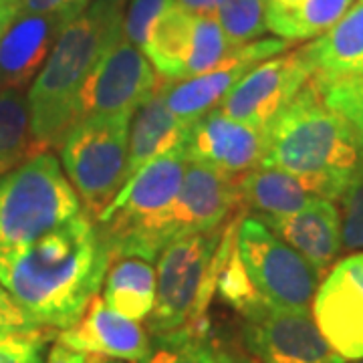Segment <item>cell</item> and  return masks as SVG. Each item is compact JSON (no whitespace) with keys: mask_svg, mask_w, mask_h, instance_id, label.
<instances>
[{"mask_svg":"<svg viewBox=\"0 0 363 363\" xmlns=\"http://www.w3.org/2000/svg\"><path fill=\"white\" fill-rule=\"evenodd\" d=\"M47 363H91V353L71 350V347L57 341L49 351Z\"/></svg>","mask_w":363,"mask_h":363,"instance_id":"cell-35","label":"cell"},{"mask_svg":"<svg viewBox=\"0 0 363 363\" xmlns=\"http://www.w3.org/2000/svg\"><path fill=\"white\" fill-rule=\"evenodd\" d=\"M234 210H240L236 178L206 164L188 162L180 192L145 233L135 257L152 262L172 240L214 230L233 218Z\"/></svg>","mask_w":363,"mask_h":363,"instance_id":"cell-8","label":"cell"},{"mask_svg":"<svg viewBox=\"0 0 363 363\" xmlns=\"http://www.w3.org/2000/svg\"><path fill=\"white\" fill-rule=\"evenodd\" d=\"M313 77H363V0H357L335 25L303 47Z\"/></svg>","mask_w":363,"mask_h":363,"instance_id":"cell-19","label":"cell"},{"mask_svg":"<svg viewBox=\"0 0 363 363\" xmlns=\"http://www.w3.org/2000/svg\"><path fill=\"white\" fill-rule=\"evenodd\" d=\"M14 2H18V4H21V0H14Z\"/></svg>","mask_w":363,"mask_h":363,"instance_id":"cell-43","label":"cell"},{"mask_svg":"<svg viewBox=\"0 0 363 363\" xmlns=\"http://www.w3.org/2000/svg\"><path fill=\"white\" fill-rule=\"evenodd\" d=\"M313 77L303 47L281 52L248 71L218 104L224 116L250 128L264 130L283 107L291 104Z\"/></svg>","mask_w":363,"mask_h":363,"instance_id":"cell-11","label":"cell"},{"mask_svg":"<svg viewBox=\"0 0 363 363\" xmlns=\"http://www.w3.org/2000/svg\"><path fill=\"white\" fill-rule=\"evenodd\" d=\"M164 81L150 59L121 33L91 71L81 93L79 119L135 113Z\"/></svg>","mask_w":363,"mask_h":363,"instance_id":"cell-10","label":"cell"},{"mask_svg":"<svg viewBox=\"0 0 363 363\" xmlns=\"http://www.w3.org/2000/svg\"><path fill=\"white\" fill-rule=\"evenodd\" d=\"M313 319L345 362L363 359V252L327 271L313 297Z\"/></svg>","mask_w":363,"mask_h":363,"instance_id":"cell-13","label":"cell"},{"mask_svg":"<svg viewBox=\"0 0 363 363\" xmlns=\"http://www.w3.org/2000/svg\"><path fill=\"white\" fill-rule=\"evenodd\" d=\"M35 156L25 91L0 89V169L6 174Z\"/></svg>","mask_w":363,"mask_h":363,"instance_id":"cell-24","label":"cell"},{"mask_svg":"<svg viewBox=\"0 0 363 363\" xmlns=\"http://www.w3.org/2000/svg\"><path fill=\"white\" fill-rule=\"evenodd\" d=\"M327 107L343 117L363 145V77H311Z\"/></svg>","mask_w":363,"mask_h":363,"instance_id":"cell-29","label":"cell"},{"mask_svg":"<svg viewBox=\"0 0 363 363\" xmlns=\"http://www.w3.org/2000/svg\"><path fill=\"white\" fill-rule=\"evenodd\" d=\"M2 174H4V172H2V169H0V176H2Z\"/></svg>","mask_w":363,"mask_h":363,"instance_id":"cell-44","label":"cell"},{"mask_svg":"<svg viewBox=\"0 0 363 363\" xmlns=\"http://www.w3.org/2000/svg\"><path fill=\"white\" fill-rule=\"evenodd\" d=\"M21 13V4L14 0H0V40L4 37L6 28L13 25V21Z\"/></svg>","mask_w":363,"mask_h":363,"instance_id":"cell-38","label":"cell"},{"mask_svg":"<svg viewBox=\"0 0 363 363\" xmlns=\"http://www.w3.org/2000/svg\"><path fill=\"white\" fill-rule=\"evenodd\" d=\"M83 212L77 192L51 152L0 176V250L21 248Z\"/></svg>","mask_w":363,"mask_h":363,"instance_id":"cell-5","label":"cell"},{"mask_svg":"<svg viewBox=\"0 0 363 363\" xmlns=\"http://www.w3.org/2000/svg\"><path fill=\"white\" fill-rule=\"evenodd\" d=\"M67 25L61 14L18 13L0 40V89L25 91Z\"/></svg>","mask_w":363,"mask_h":363,"instance_id":"cell-15","label":"cell"},{"mask_svg":"<svg viewBox=\"0 0 363 363\" xmlns=\"http://www.w3.org/2000/svg\"><path fill=\"white\" fill-rule=\"evenodd\" d=\"M121 33L123 9L111 0H93L61 30L26 95L37 156L61 150L79 121L81 93L93 67Z\"/></svg>","mask_w":363,"mask_h":363,"instance_id":"cell-3","label":"cell"},{"mask_svg":"<svg viewBox=\"0 0 363 363\" xmlns=\"http://www.w3.org/2000/svg\"><path fill=\"white\" fill-rule=\"evenodd\" d=\"M133 113L79 119L61 145L63 172L83 212L97 220L125 182Z\"/></svg>","mask_w":363,"mask_h":363,"instance_id":"cell-6","label":"cell"},{"mask_svg":"<svg viewBox=\"0 0 363 363\" xmlns=\"http://www.w3.org/2000/svg\"><path fill=\"white\" fill-rule=\"evenodd\" d=\"M245 212L208 233L172 240L157 257L156 305L147 317V331L162 335L200 323L216 295V283L226 247Z\"/></svg>","mask_w":363,"mask_h":363,"instance_id":"cell-4","label":"cell"},{"mask_svg":"<svg viewBox=\"0 0 363 363\" xmlns=\"http://www.w3.org/2000/svg\"><path fill=\"white\" fill-rule=\"evenodd\" d=\"M230 43L226 40L218 18L214 14H196L194 40L190 57L184 67V79H192L206 73L208 69L216 65L228 51H233Z\"/></svg>","mask_w":363,"mask_h":363,"instance_id":"cell-27","label":"cell"},{"mask_svg":"<svg viewBox=\"0 0 363 363\" xmlns=\"http://www.w3.org/2000/svg\"><path fill=\"white\" fill-rule=\"evenodd\" d=\"M51 337L0 339V363H43V351Z\"/></svg>","mask_w":363,"mask_h":363,"instance_id":"cell-33","label":"cell"},{"mask_svg":"<svg viewBox=\"0 0 363 363\" xmlns=\"http://www.w3.org/2000/svg\"><path fill=\"white\" fill-rule=\"evenodd\" d=\"M220 363H259L255 357H250L247 351L233 350V347H222Z\"/></svg>","mask_w":363,"mask_h":363,"instance_id":"cell-39","label":"cell"},{"mask_svg":"<svg viewBox=\"0 0 363 363\" xmlns=\"http://www.w3.org/2000/svg\"><path fill=\"white\" fill-rule=\"evenodd\" d=\"M353 363H363V359H355V362Z\"/></svg>","mask_w":363,"mask_h":363,"instance_id":"cell-42","label":"cell"},{"mask_svg":"<svg viewBox=\"0 0 363 363\" xmlns=\"http://www.w3.org/2000/svg\"><path fill=\"white\" fill-rule=\"evenodd\" d=\"M222 345L208 319L152 335L147 353L138 363H220Z\"/></svg>","mask_w":363,"mask_h":363,"instance_id":"cell-23","label":"cell"},{"mask_svg":"<svg viewBox=\"0 0 363 363\" xmlns=\"http://www.w3.org/2000/svg\"><path fill=\"white\" fill-rule=\"evenodd\" d=\"M343 250H363V156L339 196Z\"/></svg>","mask_w":363,"mask_h":363,"instance_id":"cell-30","label":"cell"},{"mask_svg":"<svg viewBox=\"0 0 363 363\" xmlns=\"http://www.w3.org/2000/svg\"><path fill=\"white\" fill-rule=\"evenodd\" d=\"M57 341L83 353H97L135 363L150 347V337L140 321L109 309L99 295L91 298L83 317L69 329H63Z\"/></svg>","mask_w":363,"mask_h":363,"instance_id":"cell-16","label":"cell"},{"mask_svg":"<svg viewBox=\"0 0 363 363\" xmlns=\"http://www.w3.org/2000/svg\"><path fill=\"white\" fill-rule=\"evenodd\" d=\"M164 83L135 109L131 117L130 152L123 186L150 162L168 154L169 150L182 145L186 140L188 128L168 109L164 99Z\"/></svg>","mask_w":363,"mask_h":363,"instance_id":"cell-18","label":"cell"},{"mask_svg":"<svg viewBox=\"0 0 363 363\" xmlns=\"http://www.w3.org/2000/svg\"><path fill=\"white\" fill-rule=\"evenodd\" d=\"M214 16L230 47L252 43L269 30L267 0H222Z\"/></svg>","mask_w":363,"mask_h":363,"instance_id":"cell-26","label":"cell"},{"mask_svg":"<svg viewBox=\"0 0 363 363\" xmlns=\"http://www.w3.org/2000/svg\"><path fill=\"white\" fill-rule=\"evenodd\" d=\"M93 0H21V14H61L69 23L85 13Z\"/></svg>","mask_w":363,"mask_h":363,"instance_id":"cell-34","label":"cell"},{"mask_svg":"<svg viewBox=\"0 0 363 363\" xmlns=\"http://www.w3.org/2000/svg\"><path fill=\"white\" fill-rule=\"evenodd\" d=\"M111 2L117 4V6H121V9H125V2H128V0H111Z\"/></svg>","mask_w":363,"mask_h":363,"instance_id":"cell-41","label":"cell"},{"mask_svg":"<svg viewBox=\"0 0 363 363\" xmlns=\"http://www.w3.org/2000/svg\"><path fill=\"white\" fill-rule=\"evenodd\" d=\"M51 331L30 319L13 295L0 285V339L51 337Z\"/></svg>","mask_w":363,"mask_h":363,"instance_id":"cell-31","label":"cell"},{"mask_svg":"<svg viewBox=\"0 0 363 363\" xmlns=\"http://www.w3.org/2000/svg\"><path fill=\"white\" fill-rule=\"evenodd\" d=\"M101 298L119 315L143 321L156 305V271L150 260L123 257L111 260Z\"/></svg>","mask_w":363,"mask_h":363,"instance_id":"cell-22","label":"cell"},{"mask_svg":"<svg viewBox=\"0 0 363 363\" xmlns=\"http://www.w3.org/2000/svg\"><path fill=\"white\" fill-rule=\"evenodd\" d=\"M184 150L188 162L206 164L236 178L260 166L264 130L240 123L214 107L188 128Z\"/></svg>","mask_w":363,"mask_h":363,"instance_id":"cell-14","label":"cell"},{"mask_svg":"<svg viewBox=\"0 0 363 363\" xmlns=\"http://www.w3.org/2000/svg\"><path fill=\"white\" fill-rule=\"evenodd\" d=\"M293 43L286 39H257L234 47L206 73L184 81H166L164 99L174 117L190 128L198 117L220 104V99L255 67L285 52Z\"/></svg>","mask_w":363,"mask_h":363,"instance_id":"cell-12","label":"cell"},{"mask_svg":"<svg viewBox=\"0 0 363 363\" xmlns=\"http://www.w3.org/2000/svg\"><path fill=\"white\" fill-rule=\"evenodd\" d=\"M194 26L196 14L172 2L147 28L140 51L150 59L160 77L182 81L194 40Z\"/></svg>","mask_w":363,"mask_h":363,"instance_id":"cell-21","label":"cell"},{"mask_svg":"<svg viewBox=\"0 0 363 363\" xmlns=\"http://www.w3.org/2000/svg\"><path fill=\"white\" fill-rule=\"evenodd\" d=\"M242 345L259 363H345L309 309H281L267 301L242 313Z\"/></svg>","mask_w":363,"mask_h":363,"instance_id":"cell-9","label":"cell"},{"mask_svg":"<svg viewBox=\"0 0 363 363\" xmlns=\"http://www.w3.org/2000/svg\"><path fill=\"white\" fill-rule=\"evenodd\" d=\"M236 248L250 283L269 305L309 309L323 274L298 250L281 240L252 214L238 222Z\"/></svg>","mask_w":363,"mask_h":363,"instance_id":"cell-7","label":"cell"},{"mask_svg":"<svg viewBox=\"0 0 363 363\" xmlns=\"http://www.w3.org/2000/svg\"><path fill=\"white\" fill-rule=\"evenodd\" d=\"M174 0H130L128 11L123 13V35L133 47L142 49L147 28L156 21L164 9Z\"/></svg>","mask_w":363,"mask_h":363,"instance_id":"cell-32","label":"cell"},{"mask_svg":"<svg viewBox=\"0 0 363 363\" xmlns=\"http://www.w3.org/2000/svg\"><path fill=\"white\" fill-rule=\"evenodd\" d=\"M238 208L252 216H286L309 206L315 198L303 182L279 168L250 169L236 176Z\"/></svg>","mask_w":363,"mask_h":363,"instance_id":"cell-20","label":"cell"},{"mask_svg":"<svg viewBox=\"0 0 363 363\" xmlns=\"http://www.w3.org/2000/svg\"><path fill=\"white\" fill-rule=\"evenodd\" d=\"M286 245L298 250L321 274L333 267L341 245V212L333 200L315 198L309 206L286 216H257Z\"/></svg>","mask_w":363,"mask_h":363,"instance_id":"cell-17","label":"cell"},{"mask_svg":"<svg viewBox=\"0 0 363 363\" xmlns=\"http://www.w3.org/2000/svg\"><path fill=\"white\" fill-rule=\"evenodd\" d=\"M174 2L194 14H216L222 0H174Z\"/></svg>","mask_w":363,"mask_h":363,"instance_id":"cell-37","label":"cell"},{"mask_svg":"<svg viewBox=\"0 0 363 363\" xmlns=\"http://www.w3.org/2000/svg\"><path fill=\"white\" fill-rule=\"evenodd\" d=\"M353 2L355 0H305L293 14L271 21L269 30L291 43L317 39L350 11Z\"/></svg>","mask_w":363,"mask_h":363,"instance_id":"cell-25","label":"cell"},{"mask_svg":"<svg viewBox=\"0 0 363 363\" xmlns=\"http://www.w3.org/2000/svg\"><path fill=\"white\" fill-rule=\"evenodd\" d=\"M216 293L226 305H230L234 311H238L240 315L264 301L259 295V291L255 289V285L250 283L247 271H245V264L238 257L236 234L230 238V242L226 247V255H224L220 272H218Z\"/></svg>","mask_w":363,"mask_h":363,"instance_id":"cell-28","label":"cell"},{"mask_svg":"<svg viewBox=\"0 0 363 363\" xmlns=\"http://www.w3.org/2000/svg\"><path fill=\"white\" fill-rule=\"evenodd\" d=\"M91 363H128V362H125V359H116V357H107V355L91 353Z\"/></svg>","mask_w":363,"mask_h":363,"instance_id":"cell-40","label":"cell"},{"mask_svg":"<svg viewBox=\"0 0 363 363\" xmlns=\"http://www.w3.org/2000/svg\"><path fill=\"white\" fill-rule=\"evenodd\" d=\"M305 0H267V25L271 21L289 16L297 11Z\"/></svg>","mask_w":363,"mask_h":363,"instance_id":"cell-36","label":"cell"},{"mask_svg":"<svg viewBox=\"0 0 363 363\" xmlns=\"http://www.w3.org/2000/svg\"><path fill=\"white\" fill-rule=\"evenodd\" d=\"M363 156L350 123L327 107L313 79L264 128L260 166L285 169L311 194L339 200Z\"/></svg>","mask_w":363,"mask_h":363,"instance_id":"cell-2","label":"cell"},{"mask_svg":"<svg viewBox=\"0 0 363 363\" xmlns=\"http://www.w3.org/2000/svg\"><path fill=\"white\" fill-rule=\"evenodd\" d=\"M97 222L79 212L26 247L0 250V285L47 329H69L99 295L111 264Z\"/></svg>","mask_w":363,"mask_h":363,"instance_id":"cell-1","label":"cell"}]
</instances>
